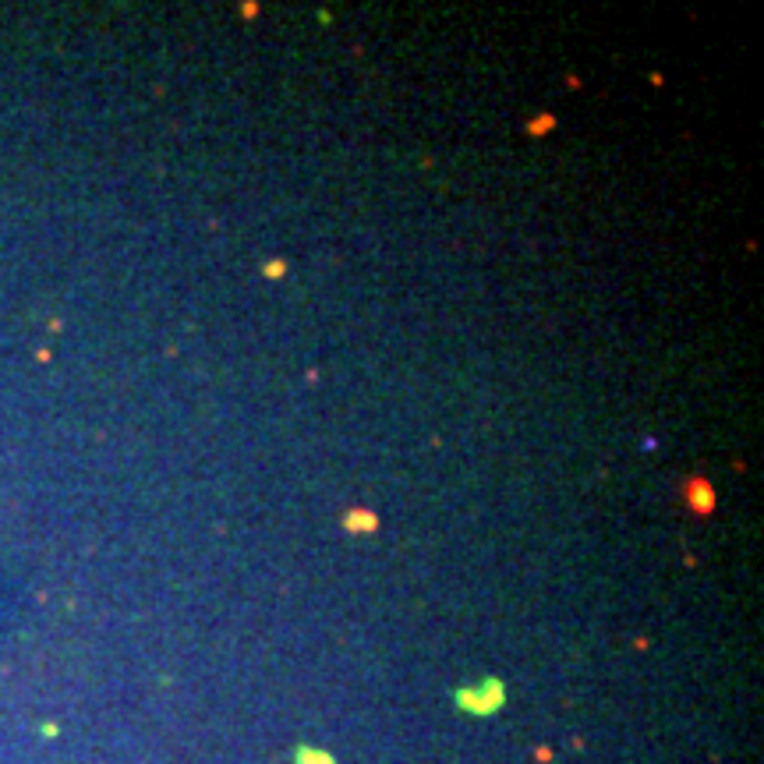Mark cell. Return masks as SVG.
<instances>
[{
	"label": "cell",
	"instance_id": "6da1fadb",
	"mask_svg": "<svg viewBox=\"0 0 764 764\" xmlns=\"http://www.w3.org/2000/svg\"><path fill=\"white\" fill-rule=\"evenodd\" d=\"M347 528H350V531H354V528L368 531V528H375V517H371V514H350V517H347Z\"/></svg>",
	"mask_w": 764,
	"mask_h": 764
}]
</instances>
